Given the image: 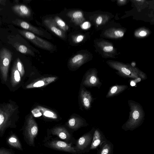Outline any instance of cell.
<instances>
[{
    "mask_svg": "<svg viewBox=\"0 0 154 154\" xmlns=\"http://www.w3.org/2000/svg\"><path fill=\"white\" fill-rule=\"evenodd\" d=\"M45 146L54 150L73 154H76L78 152L75 147L72 146L71 143L59 140H53L49 141L45 144Z\"/></svg>",
    "mask_w": 154,
    "mask_h": 154,
    "instance_id": "cell-7",
    "label": "cell"
},
{
    "mask_svg": "<svg viewBox=\"0 0 154 154\" xmlns=\"http://www.w3.org/2000/svg\"><path fill=\"white\" fill-rule=\"evenodd\" d=\"M80 97L83 107L86 109H89L91 107L93 100L91 92L83 87L80 91Z\"/></svg>",
    "mask_w": 154,
    "mask_h": 154,
    "instance_id": "cell-13",
    "label": "cell"
},
{
    "mask_svg": "<svg viewBox=\"0 0 154 154\" xmlns=\"http://www.w3.org/2000/svg\"><path fill=\"white\" fill-rule=\"evenodd\" d=\"M51 132L52 134L57 136L68 143L72 138L68 131L63 127L58 126L53 128L51 130Z\"/></svg>",
    "mask_w": 154,
    "mask_h": 154,
    "instance_id": "cell-12",
    "label": "cell"
},
{
    "mask_svg": "<svg viewBox=\"0 0 154 154\" xmlns=\"http://www.w3.org/2000/svg\"><path fill=\"white\" fill-rule=\"evenodd\" d=\"M54 20L57 26L63 31H66L68 30V26L59 17L55 16Z\"/></svg>",
    "mask_w": 154,
    "mask_h": 154,
    "instance_id": "cell-25",
    "label": "cell"
},
{
    "mask_svg": "<svg viewBox=\"0 0 154 154\" xmlns=\"http://www.w3.org/2000/svg\"><path fill=\"white\" fill-rule=\"evenodd\" d=\"M67 15L71 18L72 21L77 25L81 24L84 20L83 13L80 11L69 12Z\"/></svg>",
    "mask_w": 154,
    "mask_h": 154,
    "instance_id": "cell-18",
    "label": "cell"
},
{
    "mask_svg": "<svg viewBox=\"0 0 154 154\" xmlns=\"http://www.w3.org/2000/svg\"><path fill=\"white\" fill-rule=\"evenodd\" d=\"M85 58L83 54H78L70 60L69 65L71 67L73 68L79 67L84 63Z\"/></svg>",
    "mask_w": 154,
    "mask_h": 154,
    "instance_id": "cell-21",
    "label": "cell"
},
{
    "mask_svg": "<svg viewBox=\"0 0 154 154\" xmlns=\"http://www.w3.org/2000/svg\"><path fill=\"white\" fill-rule=\"evenodd\" d=\"M67 125L70 129L76 130L85 125H87V124L82 119L73 117L68 120L67 122Z\"/></svg>",
    "mask_w": 154,
    "mask_h": 154,
    "instance_id": "cell-16",
    "label": "cell"
},
{
    "mask_svg": "<svg viewBox=\"0 0 154 154\" xmlns=\"http://www.w3.org/2000/svg\"><path fill=\"white\" fill-rule=\"evenodd\" d=\"M84 38V36L82 35H79L74 36L72 39L73 42L76 43H78L81 42Z\"/></svg>",
    "mask_w": 154,
    "mask_h": 154,
    "instance_id": "cell-27",
    "label": "cell"
},
{
    "mask_svg": "<svg viewBox=\"0 0 154 154\" xmlns=\"http://www.w3.org/2000/svg\"><path fill=\"white\" fill-rule=\"evenodd\" d=\"M17 109L12 104L8 103L0 108V136L12 125L11 116Z\"/></svg>",
    "mask_w": 154,
    "mask_h": 154,
    "instance_id": "cell-2",
    "label": "cell"
},
{
    "mask_svg": "<svg viewBox=\"0 0 154 154\" xmlns=\"http://www.w3.org/2000/svg\"><path fill=\"white\" fill-rule=\"evenodd\" d=\"M17 69L20 72L21 77H22L25 73L23 65L20 59L18 58L15 61Z\"/></svg>",
    "mask_w": 154,
    "mask_h": 154,
    "instance_id": "cell-26",
    "label": "cell"
},
{
    "mask_svg": "<svg viewBox=\"0 0 154 154\" xmlns=\"http://www.w3.org/2000/svg\"><path fill=\"white\" fill-rule=\"evenodd\" d=\"M31 1L30 0H23V1L25 3H29Z\"/></svg>",
    "mask_w": 154,
    "mask_h": 154,
    "instance_id": "cell-35",
    "label": "cell"
},
{
    "mask_svg": "<svg viewBox=\"0 0 154 154\" xmlns=\"http://www.w3.org/2000/svg\"><path fill=\"white\" fill-rule=\"evenodd\" d=\"M14 46L17 51L22 53L34 56V54L32 50L23 45L16 44Z\"/></svg>",
    "mask_w": 154,
    "mask_h": 154,
    "instance_id": "cell-24",
    "label": "cell"
},
{
    "mask_svg": "<svg viewBox=\"0 0 154 154\" xmlns=\"http://www.w3.org/2000/svg\"><path fill=\"white\" fill-rule=\"evenodd\" d=\"M12 57V53L9 50L5 48L1 50L0 71L2 78L5 82L7 80L8 69Z\"/></svg>",
    "mask_w": 154,
    "mask_h": 154,
    "instance_id": "cell-4",
    "label": "cell"
},
{
    "mask_svg": "<svg viewBox=\"0 0 154 154\" xmlns=\"http://www.w3.org/2000/svg\"><path fill=\"white\" fill-rule=\"evenodd\" d=\"M19 32L35 45L43 49L51 51L54 48V45L49 42L35 35L26 30H19Z\"/></svg>",
    "mask_w": 154,
    "mask_h": 154,
    "instance_id": "cell-5",
    "label": "cell"
},
{
    "mask_svg": "<svg viewBox=\"0 0 154 154\" xmlns=\"http://www.w3.org/2000/svg\"><path fill=\"white\" fill-rule=\"evenodd\" d=\"M130 108L129 118L122 127L125 131H133L140 126L145 119V114L142 106L133 100H128Z\"/></svg>",
    "mask_w": 154,
    "mask_h": 154,
    "instance_id": "cell-1",
    "label": "cell"
},
{
    "mask_svg": "<svg viewBox=\"0 0 154 154\" xmlns=\"http://www.w3.org/2000/svg\"><path fill=\"white\" fill-rule=\"evenodd\" d=\"M38 129L37 123L32 115L27 119L23 132L25 139L30 146H35V139L38 133Z\"/></svg>",
    "mask_w": 154,
    "mask_h": 154,
    "instance_id": "cell-3",
    "label": "cell"
},
{
    "mask_svg": "<svg viewBox=\"0 0 154 154\" xmlns=\"http://www.w3.org/2000/svg\"><path fill=\"white\" fill-rule=\"evenodd\" d=\"M37 108L42 112L44 116L54 119L57 118V115L52 111L41 106H38Z\"/></svg>",
    "mask_w": 154,
    "mask_h": 154,
    "instance_id": "cell-23",
    "label": "cell"
},
{
    "mask_svg": "<svg viewBox=\"0 0 154 154\" xmlns=\"http://www.w3.org/2000/svg\"><path fill=\"white\" fill-rule=\"evenodd\" d=\"M147 34L146 32L144 31H142L139 33V35L141 36H145Z\"/></svg>",
    "mask_w": 154,
    "mask_h": 154,
    "instance_id": "cell-33",
    "label": "cell"
},
{
    "mask_svg": "<svg viewBox=\"0 0 154 154\" xmlns=\"http://www.w3.org/2000/svg\"><path fill=\"white\" fill-rule=\"evenodd\" d=\"M114 34L116 35L119 37H122L124 35V32L121 31L116 30L115 31Z\"/></svg>",
    "mask_w": 154,
    "mask_h": 154,
    "instance_id": "cell-30",
    "label": "cell"
},
{
    "mask_svg": "<svg viewBox=\"0 0 154 154\" xmlns=\"http://www.w3.org/2000/svg\"><path fill=\"white\" fill-rule=\"evenodd\" d=\"M43 23L45 25L57 35L62 38H65L66 35L64 32L57 25L54 19L47 18L44 20Z\"/></svg>",
    "mask_w": 154,
    "mask_h": 154,
    "instance_id": "cell-11",
    "label": "cell"
},
{
    "mask_svg": "<svg viewBox=\"0 0 154 154\" xmlns=\"http://www.w3.org/2000/svg\"><path fill=\"white\" fill-rule=\"evenodd\" d=\"M113 50V47L112 46H105L103 49V51L106 52H110Z\"/></svg>",
    "mask_w": 154,
    "mask_h": 154,
    "instance_id": "cell-31",
    "label": "cell"
},
{
    "mask_svg": "<svg viewBox=\"0 0 154 154\" xmlns=\"http://www.w3.org/2000/svg\"><path fill=\"white\" fill-rule=\"evenodd\" d=\"M95 128H93L89 132L84 134L77 140L75 149L80 152H89Z\"/></svg>",
    "mask_w": 154,
    "mask_h": 154,
    "instance_id": "cell-6",
    "label": "cell"
},
{
    "mask_svg": "<svg viewBox=\"0 0 154 154\" xmlns=\"http://www.w3.org/2000/svg\"><path fill=\"white\" fill-rule=\"evenodd\" d=\"M128 86L125 85H116L111 87L106 96V98L117 96L128 88Z\"/></svg>",
    "mask_w": 154,
    "mask_h": 154,
    "instance_id": "cell-17",
    "label": "cell"
},
{
    "mask_svg": "<svg viewBox=\"0 0 154 154\" xmlns=\"http://www.w3.org/2000/svg\"><path fill=\"white\" fill-rule=\"evenodd\" d=\"M90 23L88 22H86L84 23L81 25V28L84 29H86L88 28L90 26Z\"/></svg>",
    "mask_w": 154,
    "mask_h": 154,
    "instance_id": "cell-29",
    "label": "cell"
},
{
    "mask_svg": "<svg viewBox=\"0 0 154 154\" xmlns=\"http://www.w3.org/2000/svg\"><path fill=\"white\" fill-rule=\"evenodd\" d=\"M83 84L87 87H97L99 89L102 83L98 76L97 72L93 69L88 71L86 73Z\"/></svg>",
    "mask_w": 154,
    "mask_h": 154,
    "instance_id": "cell-8",
    "label": "cell"
},
{
    "mask_svg": "<svg viewBox=\"0 0 154 154\" xmlns=\"http://www.w3.org/2000/svg\"><path fill=\"white\" fill-rule=\"evenodd\" d=\"M114 146L109 140L105 142L97 149V154H113Z\"/></svg>",
    "mask_w": 154,
    "mask_h": 154,
    "instance_id": "cell-19",
    "label": "cell"
},
{
    "mask_svg": "<svg viewBox=\"0 0 154 154\" xmlns=\"http://www.w3.org/2000/svg\"><path fill=\"white\" fill-rule=\"evenodd\" d=\"M107 140L103 132L99 128L95 129L93 134L90 149H97Z\"/></svg>",
    "mask_w": 154,
    "mask_h": 154,
    "instance_id": "cell-10",
    "label": "cell"
},
{
    "mask_svg": "<svg viewBox=\"0 0 154 154\" xmlns=\"http://www.w3.org/2000/svg\"><path fill=\"white\" fill-rule=\"evenodd\" d=\"M21 76L18 71L15 61L14 64L11 71V83L12 86L15 87L20 82Z\"/></svg>",
    "mask_w": 154,
    "mask_h": 154,
    "instance_id": "cell-20",
    "label": "cell"
},
{
    "mask_svg": "<svg viewBox=\"0 0 154 154\" xmlns=\"http://www.w3.org/2000/svg\"><path fill=\"white\" fill-rule=\"evenodd\" d=\"M0 154H13L11 151L5 149H0Z\"/></svg>",
    "mask_w": 154,
    "mask_h": 154,
    "instance_id": "cell-28",
    "label": "cell"
},
{
    "mask_svg": "<svg viewBox=\"0 0 154 154\" xmlns=\"http://www.w3.org/2000/svg\"><path fill=\"white\" fill-rule=\"evenodd\" d=\"M57 78L56 77L43 78L28 84L26 86V88L28 89L43 87L53 82Z\"/></svg>",
    "mask_w": 154,
    "mask_h": 154,
    "instance_id": "cell-14",
    "label": "cell"
},
{
    "mask_svg": "<svg viewBox=\"0 0 154 154\" xmlns=\"http://www.w3.org/2000/svg\"><path fill=\"white\" fill-rule=\"evenodd\" d=\"M6 0H0V4L5 6L6 5Z\"/></svg>",
    "mask_w": 154,
    "mask_h": 154,
    "instance_id": "cell-34",
    "label": "cell"
},
{
    "mask_svg": "<svg viewBox=\"0 0 154 154\" xmlns=\"http://www.w3.org/2000/svg\"><path fill=\"white\" fill-rule=\"evenodd\" d=\"M13 12L17 15L22 18H28L31 14L29 8L23 4L14 5L11 7Z\"/></svg>",
    "mask_w": 154,
    "mask_h": 154,
    "instance_id": "cell-15",
    "label": "cell"
},
{
    "mask_svg": "<svg viewBox=\"0 0 154 154\" xmlns=\"http://www.w3.org/2000/svg\"><path fill=\"white\" fill-rule=\"evenodd\" d=\"M14 2L15 3H17L19 2V0H15L14 1Z\"/></svg>",
    "mask_w": 154,
    "mask_h": 154,
    "instance_id": "cell-36",
    "label": "cell"
},
{
    "mask_svg": "<svg viewBox=\"0 0 154 154\" xmlns=\"http://www.w3.org/2000/svg\"><path fill=\"white\" fill-rule=\"evenodd\" d=\"M12 23L14 24L20 26L23 29L30 31L33 33L45 36V34L43 31L23 20L16 19L12 21Z\"/></svg>",
    "mask_w": 154,
    "mask_h": 154,
    "instance_id": "cell-9",
    "label": "cell"
},
{
    "mask_svg": "<svg viewBox=\"0 0 154 154\" xmlns=\"http://www.w3.org/2000/svg\"><path fill=\"white\" fill-rule=\"evenodd\" d=\"M3 9L0 8V12Z\"/></svg>",
    "mask_w": 154,
    "mask_h": 154,
    "instance_id": "cell-37",
    "label": "cell"
},
{
    "mask_svg": "<svg viewBox=\"0 0 154 154\" xmlns=\"http://www.w3.org/2000/svg\"><path fill=\"white\" fill-rule=\"evenodd\" d=\"M102 17L101 16H99L96 19V22L98 25H100L102 23Z\"/></svg>",
    "mask_w": 154,
    "mask_h": 154,
    "instance_id": "cell-32",
    "label": "cell"
},
{
    "mask_svg": "<svg viewBox=\"0 0 154 154\" xmlns=\"http://www.w3.org/2000/svg\"><path fill=\"white\" fill-rule=\"evenodd\" d=\"M8 143L11 146L20 150L23 149L22 145L17 137L12 135L9 137L7 140Z\"/></svg>",
    "mask_w": 154,
    "mask_h": 154,
    "instance_id": "cell-22",
    "label": "cell"
}]
</instances>
